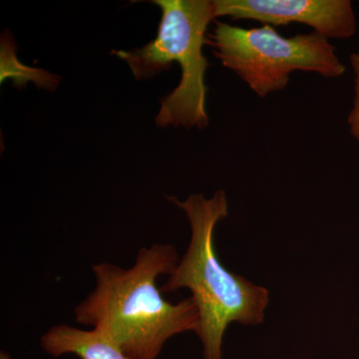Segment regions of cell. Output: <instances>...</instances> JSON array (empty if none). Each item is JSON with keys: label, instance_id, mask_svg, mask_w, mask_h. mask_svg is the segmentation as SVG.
Wrapping results in <instances>:
<instances>
[{"label": "cell", "instance_id": "7a4b0ae2", "mask_svg": "<svg viewBox=\"0 0 359 359\" xmlns=\"http://www.w3.org/2000/svg\"><path fill=\"white\" fill-rule=\"evenodd\" d=\"M168 200L185 212L192 237L186 254L160 287L161 292L167 294L184 287L191 290L199 309L204 359H222L224 334L231 323L245 325L264 323L269 290L231 273L217 256L215 228L229 215L224 191H217L211 199L194 194L182 202L176 197Z\"/></svg>", "mask_w": 359, "mask_h": 359}, {"label": "cell", "instance_id": "3957f363", "mask_svg": "<svg viewBox=\"0 0 359 359\" xmlns=\"http://www.w3.org/2000/svg\"><path fill=\"white\" fill-rule=\"evenodd\" d=\"M162 11L157 36L142 48L112 52L128 63L135 79L152 78L178 62L182 75L178 86L161 100L155 118L159 127H197L209 125L205 71L203 53L208 26L216 20L211 0H156Z\"/></svg>", "mask_w": 359, "mask_h": 359}, {"label": "cell", "instance_id": "6da1fadb", "mask_svg": "<svg viewBox=\"0 0 359 359\" xmlns=\"http://www.w3.org/2000/svg\"><path fill=\"white\" fill-rule=\"evenodd\" d=\"M178 264L173 245L157 244L139 250L134 266L94 264L96 287L75 309V320L91 325L127 359H156L174 335L200 334L199 309L193 297L173 304L157 287L160 276Z\"/></svg>", "mask_w": 359, "mask_h": 359}, {"label": "cell", "instance_id": "8992f818", "mask_svg": "<svg viewBox=\"0 0 359 359\" xmlns=\"http://www.w3.org/2000/svg\"><path fill=\"white\" fill-rule=\"evenodd\" d=\"M42 347L51 355L76 354L81 359H127L120 349L102 334L66 325H55L41 339Z\"/></svg>", "mask_w": 359, "mask_h": 359}, {"label": "cell", "instance_id": "52a82bcc", "mask_svg": "<svg viewBox=\"0 0 359 359\" xmlns=\"http://www.w3.org/2000/svg\"><path fill=\"white\" fill-rule=\"evenodd\" d=\"M13 80L14 86L25 88L33 82L39 89L54 91L61 82V77L40 68L29 67L21 63L16 56V44L9 32L2 33L0 39V81Z\"/></svg>", "mask_w": 359, "mask_h": 359}, {"label": "cell", "instance_id": "5b68a950", "mask_svg": "<svg viewBox=\"0 0 359 359\" xmlns=\"http://www.w3.org/2000/svg\"><path fill=\"white\" fill-rule=\"evenodd\" d=\"M216 18L259 21L264 25L302 23L334 39H351L358 20L349 0H214Z\"/></svg>", "mask_w": 359, "mask_h": 359}, {"label": "cell", "instance_id": "ba28073f", "mask_svg": "<svg viewBox=\"0 0 359 359\" xmlns=\"http://www.w3.org/2000/svg\"><path fill=\"white\" fill-rule=\"evenodd\" d=\"M351 65L354 73V97L353 109L347 117L349 132L359 143V50L351 55Z\"/></svg>", "mask_w": 359, "mask_h": 359}, {"label": "cell", "instance_id": "277c9868", "mask_svg": "<svg viewBox=\"0 0 359 359\" xmlns=\"http://www.w3.org/2000/svg\"><path fill=\"white\" fill-rule=\"evenodd\" d=\"M207 43L224 67L238 75L259 98L283 91L294 71L339 78L346 65L330 39L316 32L285 37L273 26L243 28L217 21Z\"/></svg>", "mask_w": 359, "mask_h": 359}]
</instances>
